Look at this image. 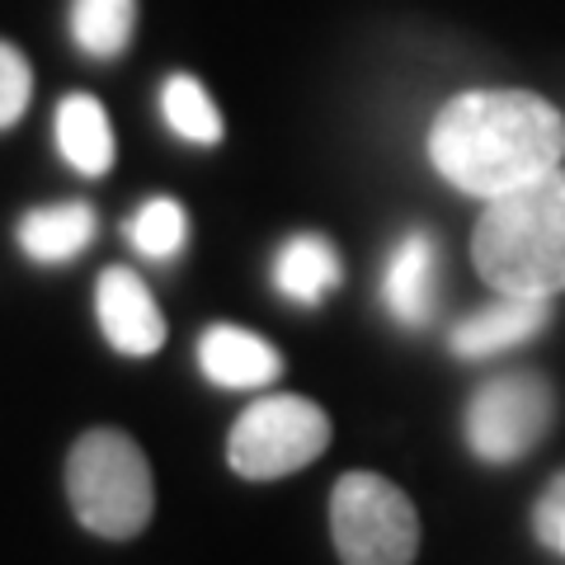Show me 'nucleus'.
Masks as SVG:
<instances>
[{"label":"nucleus","instance_id":"1","mask_svg":"<svg viewBox=\"0 0 565 565\" xmlns=\"http://www.w3.org/2000/svg\"><path fill=\"white\" fill-rule=\"evenodd\" d=\"M429 161L452 189L500 199L565 161V118L533 90H467L438 109Z\"/></svg>","mask_w":565,"mask_h":565},{"label":"nucleus","instance_id":"2","mask_svg":"<svg viewBox=\"0 0 565 565\" xmlns=\"http://www.w3.org/2000/svg\"><path fill=\"white\" fill-rule=\"evenodd\" d=\"M471 259L500 297L552 302L565 292V170L486 199L471 232Z\"/></svg>","mask_w":565,"mask_h":565},{"label":"nucleus","instance_id":"3","mask_svg":"<svg viewBox=\"0 0 565 565\" xmlns=\"http://www.w3.org/2000/svg\"><path fill=\"white\" fill-rule=\"evenodd\" d=\"M66 500L95 537H137L156 509L147 452L118 429L81 434L66 457Z\"/></svg>","mask_w":565,"mask_h":565},{"label":"nucleus","instance_id":"4","mask_svg":"<svg viewBox=\"0 0 565 565\" xmlns=\"http://www.w3.org/2000/svg\"><path fill=\"white\" fill-rule=\"evenodd\" d=\"M330 537L344 565H411L419 552V514L386 476L349 471L330 490Z\"/></svg>","mask_w":565,"mask_h":565},{"label":"nucleus","instance_id":"5","mask_svg":"<svg viewBox=\"0 0 565 565\" xmlns=\"http://www.w3.org/2000/svg\"><path fill=\"white\" fill-rule=\"evenodd\" d=\"M330 448V415L307 396H259L245 405L236 419L232 444V471L245 481H278V476L302 471Z\"/></svg>","mask_w":565,"mask_h":565},{"label":"nucleus","instance_id":"6","mask_svg":"<svg viewBox=\"0 0 565 565\" xmlns=\"http://www.w3.org/2000/svg\"><path fill=\"white\" fill-rule=\"evenodd\" d=\"M556 396L537 373H509L486 382L467 405V444L490 467L519 462L552 429Z\"/></svg>","mask_w":565,"mask_h":565},{"label":"nucleus","instance_id":"7","mask_svg":"<svg viewBox=\"0 0 565 565\" xmlns=\"http://www.w3.org/2000/svg\"><path fill=\"white\" fill-rule=\"evenodd\" d=\"M95 311H99V330L118 353L128 359H147L166 344V321L156 311V297L147 292L132 269H104L99 288H95Z\"/></svg>","mask_w":565,"mask_h":565},{"label":"nucleus","instance_id":"8","mask_svg":"<svg viewBox=\"0 0 565 565\" xmlns=\"http://www.w3.org/2000/svg\"><path fill=\"white\" fill-rule=\"evenodd\" d=\"M382 297L401 326H429L438 307V245L429 232H411L386 264Z\"/></svg>","mask_w":565,"mask_h":565},{"label":"nucleus","instance_id":"9","mask_svg":"<svg viewBox=\"0 0 565 565\" xmlns=\"http://www.w3.org/2000/svg\"><path fill=\"white\" fill-rule=\"evenodd\" d=\"M203 373L226 386V392H250V386H269L282 373V359L269 340L241 330V326H212L199 340Z\"/></svg>","mask_w":565,"mask_h":565},{"label":"nucleus","instance_id":"10","mask_svg":"<svg viewBox=\"0 0 565 565\" xmlns=\"http://www.w3.org/2000/svg\"><path fill=\"white\" fill-rule=\"evenodd\" d=\"M552 307L533 302V297H500L494 307H481L452 330V353L457 359H490L500 349H514L546 326Z\"/></svg>","mask_w":565,"mask_h":565},{"label":"nucleus","instance_id":"11","mask_svg":"<svg viewBox=\"0 0 565 565\" xmlns=\"http://www.w3.org/2000/svg\"><path fill=\"white\" fill-rule=\"evenodd\" d=\"M99 232V217L90 203L71 199V203H47V207H33L24 212L20 222V250L39 264H66L76 259L85 245L95 241Z\"/></svg>","mask_w":565,"mask_h":565},{"label":"nucleus","instance_id":"12","mask_svg":"<svg viewBox=\"0 0 565 565\" xmlns=\"http://www.w3.org/2000/svg\"><path fill=\"white\" fill-rule=\"evenodd\" d=\"M57 147L81 174H109L114 166V128L95 95H66L57 104Z\"/></svg>","mask_w":565,"mask_h":565},{"label":"nucleus","instance_id":"13","mask_svg":"<svg viewBox=\"0 0 565 565\" xmlns=\"http://www.w3.org/2000/svg\"><path fill=\"white\" fill-rule=\"evenodd\" d=\"M274 282L297 307H316L326 292L340 288V255H334V245L326 236H292L278 250Z\"/></svg>","mask_w":565,"mask_h":565},{"label":"nucleus","instance_id":"14","mask_svg":"<svg viewBox=\"0 0 565 565\" xmlns=\"http://www.w3.org/2000/svg\"><path fill=\"white\" fill-rule=\"evenodd\" d=\"M137 29V0H76L71 39L85 57H118Z\"/></svg>","mask_w":565,"mask_h":565},{"label":"nucleus","instance_id":"15","mask_svg":"<svg viewBox=\"0 0 565 565\" xmlns=\"http://www.w3.org/2000/svg\"><path fill=\"white\" fill-rule=\"evenodd\" d=\"M161 109H166V122L184 141H199V147H212L222 141V114L212 95L203 90L193 76H170L166 90H161Z\"/></svg>","mask_w":565,"mask_h":565},{"label":"nucleus","instance_id":"16","mask_svg":"<svg viewBox=\"0 0 565 565\" xmlns=\"http://www.w3.org/2000/svg\"><path fill=\"white\" fill-rule=\"evenodd\" d=\"M184 236H189V222H184V207L174 203V199L141 203L137 217L128 222V241L147 259H174V255L184 250Z\"/></svg>","mask_w":565,"mask_h":565},{"label":"nucleus","instance_id":"17","mask_svg":"<svg viewBox=\"0 0 565 565\" xmlns=\"http://www.w3.org/2000/svg\"><path fill=\"white\" fill-rule=\"evenodd\" d=\"M29 95H33V71L24 62V52L0 39V128L24 118Z\"/></svg>","mask_w":565,"mask_h":565},{"label":"nucleus","instance_id":"18","mask_svg":"<svg viewBox=\"0 0 565 565\" xmlns=\"http://www.w3.org/2000/svg\"><path fill=\"white\" fill-rule=\"evenodd\" d=\"M561 519H565V471L556 476L552 486H546V494H542V504H537V537H542V546H552L556 542V527H561Z\"/></svg>","mask_w":565,"mask_h":565},{"label":"nucleus","instance_id":"19","mask_svg":"<svg viewBox=\"0 0 565 565\" xmlns=\"http://www.w3.org/2000/svg\"><path fill=\"white\" fill-rule=\"evenodd\" d=\"M552 552H561V556H565V519H561V527H556V542H552Z\"/></svg>","mask_w":565,"mask_h":565}]
</instances>
